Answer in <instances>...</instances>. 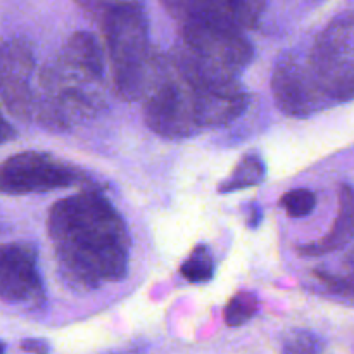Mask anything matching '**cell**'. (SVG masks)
<instances>
[{
  "instance_id": "obj_1",
  "label": "cell",
  "mask_w": 354,
  "mask_h": 354,
  "mask_svg": "<svg viewBox=\"0 0 354 354\" xmlns=\"http://www.w3.org/2000/svg\"><path fill=\"white\" fill-rule=\"evenodd\" d=\"M48 237L62 275L78 289L127 277L130 235L116 207L97 192L57 201L47 220Z\"/></svg>"
},
{
  "instance_id": "obj_2",
  "label": "cell",
  "mask_w": 354,
  "mask_h": 354,
  "mask_svg": "<svg viewBox=\"0 0 354 354\" xmlns=\"http://www.w3.org/2000/svg\"><path fill=\"white\" fill-rule=\"evenodd\" d=\"M104 78L106 61L99 41L88 31H76L40 71L33 113L48 130H68L102 109Z\"/></svg>"
},
{
  "instance_id": "obj_3",
  "label": "cell",
  "mask_w": 354,
  "mask_h": 354,
  "mask_svg": "<svg viewBox=\"0 0 354 354\" xmlns=\"http://www.w3.org/2000/svg\"><path fill=\"white\" fill-rule=\"evenodd\" d=\"M100 21L114 92L127 102L142 100L161 61L152 52L149 21L142 3L114 7L104 12Z\"/></svg>"
},
{
  "instance_id": "obj_4",
  "label": "cell",
  "mask_w": 354,
  "mask_h": 354,
  "mask_svg": "<svg viewBox=\"0 0 354 354\" xmlns=\"http://www.w3.org/2000/svg\"><path fill=\"white\" fill-rule=\"evenodd\" d=\"M254 47L244 31L204 23H185L169 59L194 82H230L248 69Z\"/></svg>"
},
{
  "instance_id": "obj_5",
  "label": "cell",
  "mask_w": 354,
  "mask_h": 354,
  "mask_svg": "<svg viewBox=\"0 0 354 354\" xmlns=\"http://www.w3.org/2000/svg\"><path fill=\"white\" fill-rule=\"evenodd\" d=\"M306 61L330 106L354 100V10L328 23Z\"/></svg>"
},
{
  "instance_id": "obj_6",
  "label": "cell",
  "mask_w": 354,
  "mask_h": 354,
  "mask_svg": "<svg viewBox=\"0 0 354 354\" xmlns=\"http://www.w3.org/2000/svg\"><path fill=\"white\" fill-rule=\"evenodd\" d=\"M145 124L169 140L196 135L199 130L194 114L192 90L168 57H161L154 82L144 99Z\"/></svg>"
},
{
  "instance_id": "obj_7",
  "label": "cell",
  "mask_w": 354,
  "mask_h": 354,
  "mask_svg": "<svg viewBox=\"0 0 354 354\" xmlns=\"http://www.w3.org/2000/svg\"><path fill=\"white\" fill-rule=\"evenodd\" d=\"M82 180L78 169L45 152L26 151L0 165V194L28 196L71 187Z\"/></svg>"
},
{
  "instance_id": "obj_8",
  "label": "cell",
  "mask_w": 354,
  "mask_h": 354,
  "mask_svg": "<svg viewBox=\"0 0 354 354\" xmlns=\"http://www.w3.org/2000/svg\"><path fill=\"white\" fill-rule=\"evenodd\" d=\"M272 90L279 109L289 116L308 118L330 107L308 66L306 55H283L273 71Z\"/></svg>"
},
{
  "instance_id": "obj_9",
  "label": "cell",
  "mask_w": 354,
  "mask_h": 354,
  "mask_svg": "<svg viewBox=\"0 0 354 354\" xmlns=\"http://www.w3.org/2000/svg\"><path fill=\"white\" fill-rule=\"evenodd\" d=\"M35 50L24 38H10L0 45V99L17 120L33 116Z\"/></svg>"
},
{
  "instance_id": "obj_10",
  "label": "cell",
  "mask_w": 354,
  "mask_h": 354,
  "mask_svg": "<svg viewBox=\"0 0 354 354\" xmlns=\"http://www.w3.org/2000/svg\"><path fill=\"white\" fill-rule=\"evenodd\" d=\"M173 19L251 30L261 19L266 0H161Z\"/></svg>"
},
{
  "instance_id": "obj_11",
  "label": "cell",
  "mask_w": 354,
  "mask_h": 354,
  "mask_svg": "<svg viewBox=\"0 0 354 354\" xmlns=\"http://www.w3.org/2000/svg\"><path fill=\"white\" fill-rule=\"evenodd\" d=\"M37 249L23 242L0 244V299L6 303H28L41 299Z\"/></svg>"
},
{
  "instance_id": "obj_12",
  "label": "cell",
  "mask_w": 354,
  "mask_h": 354,
  "mask_svg": "<svg viewBox=\"0 0 354 354\" xmlns=\"http://www.w3.org/2000/svg\"><path fill=\"white\" fill-rule=\"evenodd\" d=\"M187 82L192 90L194 114L199 130L230 124L248 109V92L239 80H230V82L187 80Z\"/></svg>"
},
{
  "instance_id": "obj_13",
  "label": "cell",
  "mask_w": 354,
  "mask_h": 354,
  "mask_svg": "<svg viewBox=\"0 0 354 354\" xmlns=\"http://www.w3.org/2000/svg\"><path fill=\"white\" fill-rule=\"evenodd\" d=\"M354 235V187L349 183H342L339 189V209L330 232L325 234L318 241L299 248L303 256H324L344 248Z\"/></svg>"
},
{
  "instance_id": "obj_14",
  "label": "cell",
  "mask_w": 354,
  "mask_h": 354,
  "mask_svg": "<svg viewBox=\"0 0 354 354\" xmlns=\"http://www.w3.org/2000/svg\"><path fill=\"white\" fill-rule=\"evenodd\" d=\"M266 176V166L263 162V159L256 154L244 156L241 159L235 169L232 171V175L228 176L225 182L220 183L218 190L221 194H230V192H239V190L249 189V187H256L259 183H263Z\"/></svg>"
},
{
  "instance_id": "obj_15",
  "label": "cell",
  "mask_w": 354,
  "mask_h": 354,
  "mask_svg": "<svg viewBox=\"0 0 354 354\" xmlns=\"http://www.w3.org/2000/svg\"><path fill=\"white\" fill-rule=\"evenodd\" d=\"M180 272H182L183 279L192 283L209 282L214 275V259L209 249L206 245H197L190 252L189 258L183 261Z\"/></svg>"
},
{
  "instance_id": "obj_16",
  "label": "cell",
  "mask_w": 354,
  "mask_h": 354,
  "mask_svg": "<svg viewBox=\"0 0 354 354\" xmlns=\"http://www.w3.org/2000/svg\"><path fill=\"white\" fill-rule=\"evenodd\" d=\"M259 299L252 292H239L225 306L223 318L228 327H241L258 313Z\"/></svg>"
},
{
  "instance_id": "obj_17",
  "label": "cell",
  "mask_w": 354,
  "mask_h": 354,
  "mask_svg": "<svg viewBox=\"0 0 354 354\" xmlns=\"http://www.w3.org/2000/svg\"><path fill=\"white\" fill-rule=\"evenodd\" d=\"M280 206L292 218L310 216L317 207V196L308 189H294L280 199Z\"/></svg>"
},
{
  "instance_id": "obj_18",
  "label": "cell",
  "mask_w": 354,
  "mask_h": 354,
  "mask_svg": "<svg viewBox=\"0 0 354 354\" xmlns=\"http://www.w3.org/2000/svg\"><path fill=\"white\" fill-rule=\"evenodd\" d=\"M283 351L286 353H320L324 351V344L320 339L311 332L296 330L287 335L283 342Z\"/></svg>"
},
{
  "instance_id": "obj_19",
  "label": "cell",
  "mask_w": 354,
  "mask_h": 354,
  "mask_svg": "<svg viewBox=\"0 0 354 354\" xmlns=\"http://www.w3.org/2000/svg\"><path fill=\"white\" fill-rule=\"evenodd\" d=\"M80 7L85 10H92L102 16L107 10L114 9V7L127 6V3H142V0H75Z\"/></svg>"
},
{
  "instance_id": "obj_20",
  "label": "cell",
  "mask_w": 354,
  "mask_h": 354,
  "mask_svg": "<svg viewBox=\"0 0 354 354\" xmlns=\"http://www.w3.org/2000/svg\"><path fill=\"white\" fill-rule=\"evenodd\" d=\"M21 349H24V351H28V353H48L50 351V348H48V344H45V341H37V339H28V341H24L23 344H21Z\"/></svg>"
},
{
  "instance_id": "obj_21",
  "label": "cell",
  "mask_w": 354,
  "mask_h": 354,
  "mask_svg": "<svg viewBox=\"0 0 354 354\" xmlns=\"http://www.w3.org/2000/svg\"><path fill=\"white\" fill-rule=\"evenodd\" d=\"M14 138V128L7 123L6 118L0 113V144H6V142L12 140Z\"/></svg>"
},
{
  "instance_id": "obj_22",
  "label": "cell",
  "mask_w": 354,
  "mask_h": 354,
  "mask_svg": "<svg viewBox=\"0 0 354 354\" xmlns=\"http://www.w3.org/2000/svg\"><path fill=\"white\" fill-rule=\"evenodd\" d=\"M3 351H6V346H3L2 342H0V353H3Z\"/></svg>"
}]
</instances>
